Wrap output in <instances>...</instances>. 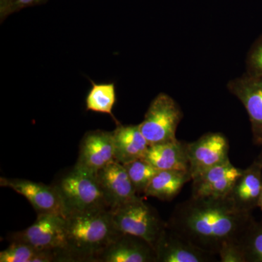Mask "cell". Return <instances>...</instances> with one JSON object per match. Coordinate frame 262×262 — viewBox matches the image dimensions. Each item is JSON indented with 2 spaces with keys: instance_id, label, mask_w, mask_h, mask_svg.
I'll use <instances>...</instances> for the list:
<instances>
[{
  "instance_id": "obj_25",
  "label": "cell",
  "mask_w": 262,
  "mask_h": 262,
  "mask_svg": "<svg viewBox=\"0 0 262 262\" xmlns=\"http://www.w3.org/2000/svg\"><path fill=\"white\" fill-rule=\"evenodd\" d=\"M217 255L220 256L221 262H246L241 245L234 239L223 243Z\"/></svg>"
},
{
  "instance_id": "obj_22",
  "label": "cell",
  "mask_w": 262,
  "mask_h": 262,
  "mask_svg": "<svg viewBox=\"0 0 262 262\" xmlns=\"http://www.w3.org/2000/svg\"><path fill=\"white\" fill-rule=\"evenodd\" d=\"M39 251L29 245L11 242L6 249L0 252V261L34 262Z\"/></svg>"
},
{
  "instance_id": "obj_17",
  "label": "cell",
  "mask_w": 262,
  "mask_h": 262,
  "mask_svg": "<svg viewBox=\"0 0 262 262\" xmlns=\"http://www.w3.org/2000/svg\"><path fill=\"white\" fill-rule=\"evenodd\" d=\"M142 159L146 160L158 170L189 171L187 142L179 139L173 142L149 145Z\"/></svg>"
},
{
  "instance_id": "obj_13",
  "label": "cell",
  "mask_w": 262,
  "mask_h": 262,
  "mask_svg": "<svg viewBox=\"0 0 262 262\" xmlns=\"http://www.w3.org/2000/svg\"><path fill=\"white\" fill-rule=\"evenodd\" d=\"M115 160L113 133L90 130L80 141L78 159L75 165L97 173Z\"/></svg>"
},
{
  "instance_id": "obj_11",
  "label": "cell",
  "mask_w": 262,
  "mask_h": 262,
  "mask_svg": "<svg viewBox=\"0 0 262 262\" xmlns=\"http://www.w3.org/2000/svg\"><path fill=\"white\" fill-rule=\"evenodd\" d=\"M96 177L111 211L139 198L125 166L116 160L98 170Z\"/></svg>"
},
{
  "instance_id": "obj_2",
  "label": "cell",
  "mask_w": 262,
  "mask_h": 262,
  "mask_svg": "<svg viewBox=\"0 0 262 262\" xmlns=\"http://www.w3.org/2000/svg\"><path fill=\"white\" fill-rule=\"evenodd\" d=\"M111 210L70 213L65 219L66 248L59 261H94L120 235Z\"/></svg>"
},
{
  "instance_id": "obj_23",
  "label": "cell",
  "mask_w": 262,
  "mask_h": 262,
  "mask_svg": "<svg viewBox=\"0 0 262 262\" xmlns=\"http://www.w3.org/2000/svg\"><path fill=\"white\" fill-rule=\"evenodd\" d=\"M246 73L262 77V34L253 43L248 51Z\"/></svg>"
},
{
  "instance_id": "obj_12",
  "label": "cell",
  "mask_w": 262,
  "mask_h": 262,
  "mask_svg": "<svg viewBox=\"0 0 262 262\" xmlns=\"http://www.w3.org/2000/svg\"><path fill=\"white\" fill-rule=\"evenodd\" d=\"M157 262L215 261V254L196 247L173 229L166 228L155 246Z\"/></svg>"
},
{
  "instance_id": "obj_9",
  "label": "cell",
  "mask_w": 262,
  "mask_h": 262,
  "mask_svg": "<svg viewBox=\"0 0 262 262\" xmlns=\"http://www.w3.org/2000/svg\"><path fill=\"white\" fill-rule=\"evenodd\" d=\"M229 92L244 105L247 112L253 141L262 146V77L245 73L229 81L227 85Z\"/></svg>"
},
{
  "instance_id": "obj_21",
  "label": "cell",
  "mask_w": 262,
  "mask_h": 262,
  "mask_svg": "<svg viewBox=\"0 0 262 262\" xmlns=\"http://www.w3.org/2000/svg\"><path fill=\"white\" fill-rule=\"evenodd\" d=\"M137 193H144L158 170L144 159L123 165Z\"/></svg>"
},
{
  "instance_id": "obj_14",
  "label": "cell",
  "mask_w": 262,
  "mask_h": 262,
  "mask_svg": "<svg viewBox=\"0 0 262 262\" xmlns=\"http://www.w3.org/2000/svg\"><path fill=\"white\" fill-rule=\"evenodd\" d=\"M96 262H157V253L145 239L120 234L103 250Z\"/></svg>"
},
{
  "instance_id": "obj_1",
  "label": "cell",
  "mask_w": 262,
  "mask_h": 262,
  "mask_svg": "<svg viewBox=\"0 0 262 262\" xmlns=\"http://www.w3.org/2000/svg\"><path fill=\"white\" fill-rule=\"evenodd\" d=\"M253 217L228 196L194 198L176 206L167 225L202 250L218 254L225 241H237Z\"/></svg>"
},
{
  "instance_id": "obj_18",
  "label": "cell",
  "mask_w": 262,
  "mask_h": 262,
  "mask_svg": "<svg viewBox=\"0 0 262 262\" xmlns=\"http://www.w3.org/2000/svg\"><path fill=\"white\" fill-rule=\"evenodd\" d=\"M190 181H192V177L189 170H158L146 188L144 194L160 201H170Z\"/></svg>"
},
{
  "instance_id": "obj_8",
  "label": "cell",
  "mask_w": 262,
  "mask_h": 262,
  "mask_svg": "<svg viewBox=\"0 0 262 262\" xmlns=\"http://www.w3.org/2000/svg\"><path fill=\"white\" fill-rule=\"evenodd\" d=\"M187 151L192 179L208 169L229 160L228 139L220 132L206 133L198 140L187 142Z\"/></svg>"
},
{
  "instance_id": "obj_24",
  "label": "cell",
  "mask_w": 262,
  "mask_h": 262,
  "mask_svg": "<svg viewBox=\"0 0 262 262\" xmlns=\"http://www.w3.org/2000/svg\"><path fill=\"white\" fill-rule=\"evenodd\" d=\"M48 0H0V19L3 22L7 17L29 7L44 4Z\"/></svg>"
},
{
  "instance_id": "obj_5",
  "label": "cell",
  "mask_w": 262,
  "mask_h": 262,
  "mask_svg": "<svg viewBox=\"0 0 262 262\" xmlns=\"http://www.w3.org/2000/svg\"><path fill=\"white\" fill-rule=\"evenodd\" d=\"M183 116L179 103L160 93L150 103L139 127L149 145L173 142L178 140L176 134Z\"/></svg>"
},
{
  "instance_id": "obj_20",
  "label": "cell",
  "mask_w": 262,
  "mask_h": 262,
  "mask_svg": "<svg viewBox=\"0 0 262 262\" xmlns=\"http://www.w3.org/2000/svg\"><path fill=\"white\" fill-rule=\"evenodd\" d=\"M244 251L246 262H262V220L254 218L238 239Z\"/></svg>"
},
{
  "instance_id": "obj_19",
  "label": "cell",
  "mask_w": 262,
  "mask_h": 262,
  "mask_svg": "<svg viewBox=\"0 0 262 262\" xmlns=\"http://www.w3.org/2000/svg\"><path fill=\"white\" fill-rule=\"evenodd\" d=\"M86 97V110L95 113L106 114L113 117L117 124L120 123L113 115V110L117 101L116 89L113 82L111 83H95Z\"/></svg>"
},
{
  "instance_id": "obj_7",
  "label": "cell",
  "mask_w": 262,
  "mask_h": 262,
  "mask_svg": "<svg viewBox=\"0 0 262 262\" xmlns=\"http://www.w3.org/2000/svg\"><path fill=\"white\" fill-rule=\"evenodd\" d=\"M1 187L10 188L31 203L37 215L51 214L67 218L64 205L56 187L22 179H0Z\"/></svg>"
},
{
  "instance_id": "obj_26",
  "label": "cell",
  "mask_w": 262,
  "mask_h": 262,
  "mask_svg": "<svg viewBox=\"0 0 262 262\" xmlns=\"http://www.w3.org/2000/svg\"><path fill=\"white\" fill-rule=\"evenodd\" d=\"M258 208H259L262 212V190L261 193V196H260L259 201H258Z\"/></svg>"
},
{
  "instance_id": "obj_10",
  "label": "cell",
  "mask_w": 262,
  "mask_h": 262,
  "mask_svg": "<svg viewBox=\"0 0 262 262\" xmlns=\"http://www.w3.org/2000/svg\"><path fill=\"white\" fill-rule=\"evenodd\" d=\"M244 172L227 160L215 165L192 179V196L221 198L228 195Z\"/></svg>"
},
{
  "instance_id": "obj_4",
  "label": "cell",
  "mask_w": 262,
  "mask_h": 262,
  "mask_svg": "<svg viewBox=\"0 0 262 262\" xmlns=\"http://www.w3.org/2000/svg\"><path fill=\"white\" fill-rule=\"evenodd\" d=\"M111 212L114 225L120 233L137 236L154 248L167 227V222L162 220L157 210L139 196Z\"/></svg>"
},
{
  "instance_id": "obj_27",
  "label": "cell",
  "mask_w": 262,
  "mask_h": 262,
  "mask_svg": "<svg viewBox=\"0 0 262 262\" xmlns=\"http://www.w3.org/2000/svg\"><path fill=\"white\" fill-rule=\"evenodd\" d=\"M262 164V146L261 151H260L259 155H258V158H256Z\"/></svg>"
},
{
  "instance_id": "obj_16",
  "label": "cell",
  "mask_w": 262,
  "mask_h": 262,
  "mask_svg": "<svg viewBox=\"0 0 262 262\" xmlns=\"http://www.w3.org/2000/svg\"><path fill=\"white\" fill-rule=\"evenodd\" d=\"M115 160L125 165L141 159L149 147L139 125H124L119 123L113 131Z\"/></svg>"
},
{
  "instance_id": "obj_6",
  "label": "cell",
  "mask_w": 262,
  "mask_h": 262,
  "mask_svg": "<svg viewBox=\"0 0 262 262\" xmlns=\"http://www.w3.org/2000/svg\"><path fill=\"white\" fill-rule=\"evenodd\" d=\"M9 238L10 243H22L39 251H56L60 253L66 248L65 218L56 215H37L32 225L13 232Z\"/></svg>"
},
{
  "instance_id": "obj_3",
  "label": "cell",
  "mask_w": 262,
  "mask_h": 262,
  "mask_svg": "<svg viewBox=\"0 0 262 262\" xmlns=\"http://www.w3.org/2000/svg\"><path fill=\"white\" fill-rule=\"evenodd\" d=\"M61 196L67 215L70 213L110 210L96 173L75 165L53 184Z\"/></svg>"
},
{
  "instance_id": "obj_15",
  "label": "cell",
  "mask_w": 262,
  "mask_h": 262,
  "mask_svg": "<svg viewBox=\"0 0 262 262\" xmlns=\"http://www.w3.org/2000/svg\"><path fill=\"white\" fill-rule=\"evenodd\" d=\"M262 190V164L254 160L234 184L228 198L234 207L245 213H252L258 208Z\"/></svg>"
}]
</instances>
